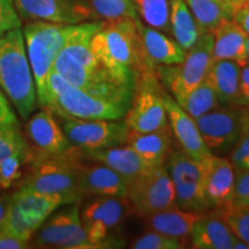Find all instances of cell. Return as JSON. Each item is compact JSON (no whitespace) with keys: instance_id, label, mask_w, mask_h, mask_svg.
<instances>
[{"instance_id":"6da1fadb","label":"cell","mask_w":249,"mask_h":249,"mask_svg":"<svg viewBox=\"0 0 249 249\" xmlns=\"http://www.w3.org/2000/svg\"><path fill=\"white\" fill-rule=\"evenodd\" d=\"M91 49L114 79L133 88L142 71L155 66L143 52L136 18L104 21L92 37Z\"/></svg>"},{"instance_id":"7a4b0ae2","label":"cell","mask_w":249,"mask_h":249,"mask_svg":"<svg viewBox=\"0 0 249 249\" xmlns=\"http://www.w3.org/2000/svg\"><path fill=\"white\" fill-rule=\"evenodd\" d=\"M0 88L18 116L27 120L36 107L37 92L20 28L0 35Z\"/></svg>"},{"instance_id":"3957f363","label":"cell","mask_w":249,"mask_h":249,"mask_svg":"<svg viewBox=\"0 0 249 249\" xmlns=\"http://www.w3.org/2000/svg\"><path fill=\"white\" fill-rule=\"evenodd\" d=\"M80 160L68 150L61 154H45L34 150L18 188L60 196L67 204L83 198L79 189Z\"/></svg>"},{"instance_id":"277c9868","label":"cell","mask_w":249,"mask_h":249,"mask_svg":"<svg viewBox=\"0 0 249 249\" xmlns=\"http://www.w3.org/2000/svg\"><path fill=\"white\" fill-rule=\"evenodd\" d=\"M74 24H62L31 21L24 26L22 33L26 43L34 81H35L37 102L44 98L46 79L61 49L66 44L73 31Z\"/></svg>"},{"instance_id":"5b68a950","label":"cell","mask_w":249,"mask_h":249,"mask_svg":"<svg viewBox=\"0 0 249 249\" xmlns=\"http://www.w3.org/2000/svg\"><path fill=\"white\" fill-rule=\"evenodd\" d=\"M213 33L201 31L195 44L186 51L182 62L170 66L155 65L158 80L177 102L185 97L207 77L213 60Z\"/></svg>"},{"instance_id":"8992f818","label":"cell","mask_w":249,"mask_h":249,"mask_svg":"<svg viewBox=\"0 0 249 249\" xmlns=\"http://www.w3.org/2000/svg\"><path fill=\"white\" fill-rule=\"evenodd\" d=\"M132 99L133 97H112L87 92L70 85L45 108L60 118L118 120L126 116Z\"/></svg>"},{"instance_id":"52a82bcc","label":"cell","mask_w":249,"mask_h":249,"mask_svg":"<svg viewBox=\"0 0 249 249\" xmlns=\"http://www.w3.org/2000/svg\"><path fill=\"white\" fill-rule=\"evenodd\" d=\"M66 204L60 196L18 188L12 194L11 205L0 231L29 242L39 226L58 208Z\"/></svg>"},{"instance_id":"ba28073f","label":"cell","mask_w":249,"mask_h":249,"mask_svg":"<svg viewBox=\"0 0 249 249\" xmlns=\"http://www.w3.org/2000/svg\"><path fill=\"white\" fill-rule=\"evenodd\" d=\"M163 91L164 87L158 80L155 66L142 71L136 81L132 104L124 119L129 130L149 133L170 127Z\"/></svg>"},{"instance_id":"9c48e42d","label":"cell","mask_w":249,"mask_h":249,"mask_svg":"<svg viewBox=\"0 0 249 249\" xmlns=\"http://www.w3.org/2000/svg\"><path fill=\"white\" fill-rule=\"evenodd\" d=\"M133 213L126 196H95L80 213L89 241L95 248L121 247L114 238L126 218Z\"/></svg>"},{"instance_id":"30bf717a","label":"cell","mask_w":249,"mask_h":249,"mask_svg":"<svg viewBox=\"0 0 249 249\" xmlns=\"http://www.w3.org/2000/svg\"><path fill=\"white\" fill-rule=\"evenodd\" d=\"M164 166L172 179L176 207L198 213L209 211L203 189V161L173 145Z\"/></svg>"},{"instance_id":"8fae6325","label":"cell","mask_w":249,"mask_h":249,"mask_svg":"<svg viewBox=\"0 0 249 249\" xmlns=\"http://www.w3.org/2000/svg\"><path fill=\"white\" fill-rule=\"evenodd\" d=\"M126 197L133 213L140 217L176 207V192L164 165L149 167L128 181Z\"/></svg>"},{"instance_id":"7c38bea8","label":"cell","mask_w":249,"mask_h":249,"mask_svg":"<svg viewBox=\"0 0 249 249\" xmlns=\"http://www.w3.org/2000/svg\"><path fill=\"white\" fill-rule=\"evenodd\" d=\"M34 244L40 248L92 249L85 227L81 222L79 203L58 208L45 220L35 234Z\"/></svg>"},{"instance_id":"4fadbf2b","label":"cell","mask_w":249,"mask_h":249,"mask_svg":"<svg viewBox=\"0 0 249 249\" xmlns=\"http://www.w3.org/2000/svg\"><path fill=\"white\" fill-rule=\"evenodd\" d=\"M61 127L73 147L96 150L126 144L128 127L124 120H85L61 118Z\"/></svg>"},{"instance_id":"5bb4252c","label":"cell","mask_w":249,"mask_h":249,"mask_svg":"<svg viewBox=\"0 0 249 249\" xmlns=\"http://www.w3.org/2000/svg\"><path fill=\"white\" fill-rule=\"evenodd\" d=\"M244 111L240 105H225L195 119L211 154L223 156L231 152L240 135Z\"/></svg>"},{"instance_id":"9a60e30c","label":"cell","mask_w":249,"mask_h":249,"mask_svg":"<svg viewBox=\"0 0 249 249\" xmlns=\"http://www.w3.org/2000/svg\"><path fill=\"white\" fill-rule=\"evenodd\" d=\"M21 18L29 21L77 24L98 20L88 0H13Z\"/></svg>"},{"instance_id":"2e32d148","label":"cell","mask_w":249,"mask_h":249,"mask_svg":"<svg viewBox=\"0 0 249 249\" xmlns=\"http://www.w3.org/2000/svg\"><path fill=\"white\" fill-rule=\"evenodd\" d=\"M203 161V189L209 210L233 203L235 167L230 158L210 155Z\"/></svg>"},{"instance_id":"e0dca14e","label":"cell","mask_w":249,"mask_h":249,"mask_svg":"<svg viewBox=\"0 0 249 249\" xmlns=\"http://www.w3.org/2000/svg\"><path fill=\"white\" fill-rule=\"evenodd\" d=\"M163 99L171 132L178 147L196 160H204L213 155L202 139L194 118L189 116L165 89Z\"/></svg>"},{"instance_id":"ac0fdd59","label":"cell","mask_w":249,"mask_h":249,"mask_svg":"<svg viewBox=\"0 0 249 249\" xmlns=\"http://www.w3.org/2000/svg\"><path fill=\"white\" fill-rule=\"evenodd\" d=\"M189 239L191 247L194 249H249L232 232L217 210L202 213Z\"/></svg>"},{"instance_id":"d6986e66","label":"cell","mask_w":249,"mask_h":249,"mask_svg":"<svg viewBox=\"0 0 249 249\" xmlns=\"http://www.w3.org/2000/svg\"><path fill=\"white\" fill-rule=\"evenodd\" d=\"M128 181L107 165L80 160L79 189L85 196H126Z\"/></svg>"},{"instance_id":"ffe728a7","label":"cell","mask_w":249,"mask_h":249,"mask_svg":"<svg viewBox=\"0 0 249 249\" xmlns=\"http://www.w3.org/2000/svg\"><path fill=\"white\" fill-rule=\"evenodd\" d=\"M24 132L33 149L45 154H61L73 147L53 113L43 108L31 116L24 124Z\"/></svg>"},{"instance_id":"44dd1931","label":"cell","mask_w":249,"mask_h":249,"mask_svg":"<svg viewBox=\"0 0 249 249\" xmlns=\"http://www.w3.org/2000/svg\"><path fill=\"white\" fill-rule=\"evenodd\" d=\"M70 151L79 160L98 161V163L107 165L121 174L124 178H126L127 181L138 177L139 174L143 173L150 167L142 160V158L136 154L133 148L127 144L96 149V150H85V149L71 147Z\"/></svg>"},{"instance_id":"7402d4cb","label":"cell","mask_w":249,"mask_h":249,"mask_svg":"<svg viewBox=\"0 0 249 249\" xmlns=\"http://www.w3.org/2000/svg\"><path fill=\"white\" fill-rule=\"evenodd\" d=\"M140 38L145 58L152 65L170 66L183 61L186 57V50L176 39L163 31L155 29L136 18Z\"/></svg>"},{"instance_id":"603a6c76","label":"cell","mask_w":249,"mask_h":249,"mask_svg":"<svg viewBox=\"0 0 249 249\" xmlns=\"http://www.w3.org/2000/svg\"><path fill=\"white\" fill-rule=\"evenodd\" d=\"M126 144L133 148L148 166L156 167L165 164L174 145V140L170 127L149 133L129 130Z\"/></svg>"},{"instance_id":"cb8c5ba5","label":"cell","mask_w":249,"mask_h":249,"mask_svg":"<svg viewBox=\"0 0 249 249\" xmlns=\"http://www.w3.org/2000/svg\"><path fill=\"white\" fill-rule=\"evenodd\" d=\"M213 59H227L238 62L242 67L247 64V34L233 18L223 21L213 31Z\"/></svg>"},{"instance_id":"d4e9b609","label":"cell","mask_w":249,"mask_h":249,"mask_svg":"<svg viewBox=\"0 0 249 249\" xmlns=\"http://www.w3.org/2000/svg\"><path fill=\"white\" fill-rule=\"evenodd\" d=\"M202 213H203L172 207L149 214L144 217V219L148 230L163 233L173 238L188 239Z\"/></svg>"},{"instance_id":"484cf974","label":"cell","mask_w":249,"mask_h":249,"mask_svg":"<svg viewBox=\"0 0 249 249\" xmlns=\"http://www.w3.org/2000/svg\"><path fill=\"white\" fill-rule=\"evenodd\" d=\"M240 71L241 66L233 60L218 59L211 62L207 79L216 90L223 107L240 105Z\"/></svg>"},{"instance_id":"4316f807","label":"cell","mask_w":249,"mask_h":249,"mask_svg":"<svg viewBox=\"0 0 249 249\" xmlns=\"http://www.w3.org/2000/svg\"><path fill=\"white\" fill-rule=\"evenodd\" d=\"M171 34L186 51L195 44L201 30L185 0H170Z\"/></svg>"},{"instance_id":"83f0119b","label":"cell","mask_w":249,"mask_h":249,"mask_svg":"<svg viewBox=\"0 0 249 249\" xmlns=\"http://www.w3.org/2000/svg\"><path fill=\"white\" fill-rule=\"evenodd\" d=\"M178 104L194 119H197L198 117L203 116L214 108L223 107L218 98L216 90L207 77L191 92L187 93L185 97L178 101Z\"/></svg>"},{"instance_id":"f1b7e54d","label":"cell","mask_w":249,"mask_h":249,"mask_svg":"<svg viewBox=\"0 0 249 249\" xmlns=\"http://www.w3.org/2000/svg\"><path fill=\"white\" fill-rule=\"evenodd\" d=\"M201 31H213L223 21L231 18L220 0H185Z\"/></svg>"},{"instance_id":"f546056e","label":"cell","mask_w":249,"mask_h":249,"mask_svg":"<svg viewBox=\"0 0 249 249\" xmlns=\"http://www.w3.org/2000/svg\"><path fill=\"white\" fill-rule=\"evenodd\" d=\"M139 18L149 27L171 34L170 0H133Z\"/></svg>"},{"instance_id":"4dcf8cb0","label":"cell","mask_w":249,"mask_h":249,"mask_svg":"<svg viewBox=\"0 0 249 249\" xmlns=\"http://www.w3.org/2000/svg\"><path fill=\"white\" fill-rule=\"evenodd\" d=\"M34 156V149L8 156L0 163V188L8 189L22 180L24 170Z\"/></svg>"},{"instance_id":"1f68e13d","label":"cell","mask_w":249,"mask_h":249,"mask_svg":"<svg viewBox=\"0 0 249 249\" xmlns=\"http://www.w3.org/2000/svg\"><path fill=\"white\" fill-rule=\"evenodd\" d=\"M98 18L104 21L139 18L133 0H88Z\"/></svg>"},{"instance_id":"d6a6232c","label":"cell","mask_w":249,"mask_h":249,"mask_svg":"<svg viewBox=\"0 0 249 249\" xmlns=\"http://www.w3.org/2000/svg\"><path fill=\"white\" fill-rule=\"evenodd\" d=\"M214 210H217L232 232L249 247V208L232 203Z\"/></svg>"},{"instance_id":"836d02e7","label":"cell","mask_w":249,"mask_h":249,"mask_svg":"<svg viewBox=\"0 0 249 249\" xmlns=\"http://www.w3.org/2000/svg\"><path fill=\"white\" fill-rule=\"evenodd\" d=\"M18 124H0V163L8 156L30 149Z\"/></svg>"},{"instance_id":"e575fe53","label":"cell","mask_w":249,"mask_h":249,"mask_svg":"<svg viewBox=\"0 0 249 249\" xmlns=\"http://www.w3.org/2000/svg\"><path fill=\"white\" fill-rule=\"evenodd\" d=\"M188 246V239L173 238V236L163 234V233L151 231L140 235L130 245L133 249H182Z\"/></svg>"},{"instance_id":"d590c367","label":"cell","mask_w":249,"mask_h":249,"mask_svg":"<svg viewBox=\"0 0 249 249\" xmlns=\"http://www.w3.org/2000/svg\"><path fill=\"white\" fill-rule=\"evenodd\" d=\"M230 160L235 170L249 169V108L245 107L238 141L230 152Z\"/></svg>"},{"instance_id":"8d00e7d4","label":"cell","mask_w":249,"mask_h":249,"mask_svg":"<svg viewBox=\"0 0 249 249\" xmlns=\"http://www.w3.org/2000/svg\"><path fill=\"white\" fill-rule=\"evenodd\" d=\"M21 27V18L14 7L13 0H0V35Z\"/></svg>"},{"instance_id":"74e56055","label":"cell","mask_w":249,"mask_h":249,"mask_svg":"<svg viewBox=\"0 0 249 249\" xmlns=\"http://www.w3.org/2000/svg\"><path fill=\"white\" fill-rule=\"evenodd\" d=\"M233 204L249 208V169L235 170V189Z\"/></svg>"},{"instance_id":"f35d334b","label":"cell","mask_w":249,"mask_h":249,"mask_svg":"<svg viewBox=\"0 0 249 249\" xmlns=\"http://www.w3.org/2000/svg\"><path fill=\"white\" fill-rule=\"evenodd\" d=\"M17 114L9 105L7 97L0 91V124H18Z\"/></svg>"},{"instance_id":"ab89813d","label":"cell","mask_w":249,"mask_h":249,"mask_svg":"<svg viewBox=\"0 0 249 249\" xmlns=\"http://www.w3.org/2000/svg\"><path fill=\"white\" fill-rule=\"evenodd\" d=\"M240 105L249 108V64L244 65L240 71Z\"/></svg>"},{"instance_id":"60d3db41","label":"cell","mask_w":249,"mask_h":249,"mask_svg":"<svg viewBox=\"0 0 249 249\" xmlns=\"http://www.w3.org/2000/svg\"><path fill=\"white\" fill-rule=\"evenodd\" d=\"M27 247H29V242L0 231V249H23Z\"/></svg>"},{"instance_id":"b9f144b4","label":"cell","mask_w":249,"mask_h":249,"mask_svg":"<svg viewBox=\"0 0 249 249\" xmlns=\"http://www.w3.org/2000/svg\"><path fill=\"white\" fill-rule=\"evenodd\" d=\"M233 20L239 24V27H240L246 34H247V36H249V4L248 2H246V4L242 6L238 12H236L234 17H233Z\"/></svg>"},{"instance_id":"7bdbcfd3","label":"cell","mask_w":249,"mask_h":249,"mask_svg":"<svg viewBox=\"0 0 249 249\" xmlns=\"http://www.w3.org/2000/svg\"><path fill=\"white\" fill-rule=\"evenodd\" d=\"M248 0H220L224 9L226 11V13L229 14V17L233 18L234 14L244 6Z\"/></svg>"},{"instance_id":"ee69618b","label":"cell","mask_w":249,"mask_h":249,"mask_svg":"<svg viewBox=\"0 0 249 249\" xmlns=\"http://www.w3.org/2000/svg\"><path fill=\"white\" fill-rule=\"evenodd\" d=\"M12 201V194H2L0 195V227L4 223L6 214L8 213L9 205Z\"/></svg>"},{"instance_id":"f6af8a7d","label":"cell","mask_w":249,"mask_h":249,"mask_svg":"<svg viewBox=\"0 0 249 249\" xmlns=\"http://www.w3.org/2000/svg\"><path fill=\"white\" fill-rule=\"evenodd\" d=\"M246 51H247V62L249 64V36L247 38V45H246Z\"/></svg>"},{"instance_id":"bcb514c9","label":"cell","mask_w":249,"mask_h":249,"mask_svg":"<svg viewBox=\"0 0 249 249\" xmlns=\"http://www.w3.org/2000/svg\"><path fill=\"white\" fill-rule=\"evenodd\" d=\"M247 2H248V4H249V0H248V1H247Z\"/></svg>"}]
</instances>
